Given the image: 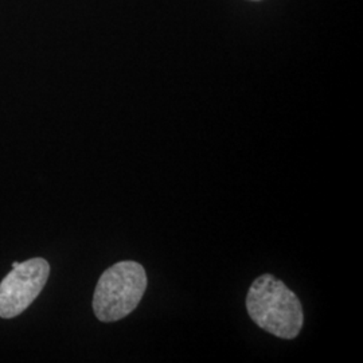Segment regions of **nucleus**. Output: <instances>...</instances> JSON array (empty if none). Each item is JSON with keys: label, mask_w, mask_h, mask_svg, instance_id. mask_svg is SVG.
<instances>
[{"label": "nucleus", "mask_w": 363, "mask_h": 363, "mask_svg": "<svg viewBox=\"0 0 363 363\" xmlns=\"http://www.w3.org/2000/svg\"><path fill=\"white\" fill-rule=\"evenodd\" d=\"M247 310L259 328L281 339H295L304 323L296 294L271 273L257 277L247 291Z\"/></svg>", "instance_id": "obj_1"}, {"label": "nucleus", "mask_w": 363, "mask_h": 363, "mask_svg": "<svg viewBox=\"0 0 363 363\" xmlns=\"http://www.w3.org/2000/svg\"><path fill=\"white\" fill-rule=\"evenodd\" d=\"M147 289V273L139 262L120 261L100 277L94 296L93 311L99 320L111 323L124 319L133 311Z\"/></svg>", "instance_id": "obj_2"}, {"label": "nucleus", "mask_w": 363, "mask_h": 363, "mask_svg": "<svg viewBox=\"0 0 363 363\" xmlns=\"http://www.w3.org/2000/svg\"><path fill=\"white\" fill-rule=\"evenodd\" d=\"M50 274L45 259L19 262L0 283V318L11 319L26 310L38 298Z\"/></svg>", "instance_id": "obj_3"}]
</instances>
